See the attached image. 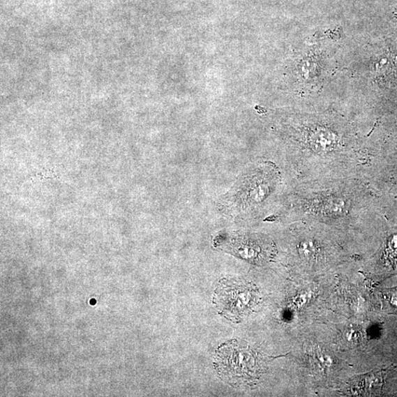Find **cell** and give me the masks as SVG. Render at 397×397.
Returning a JSON list of instances; mask_svg holds the SVG:
<instances>
[{"mask_svg": "<svg viewBox=\"0 0 397 397\" xmlns=\"http://www.w3.org/2000/svg\"><path fill=\"white\" fill-rule=\"evenodd\" d=\"M214 364L218 375L232 386L249 383L259 372L255 352L237 340L229 341L217 349Z\"/></svg>", "mask_w": 397, "mask_h": 397, "instance_id": "6da1fadb", "label": "cell"}, {"mask_svg": "<svg viewBox=\"0 0 397 397\" xmlns=\"http://www.w3.org/2000/svg\"><path fill=\"white\" fill-rule=\"evenodd\" d=\"M256 291L249 284L223 280L216 285L214 303L222 316L240 322L256 302Z\"/></svg>", "mask_w": 397, "mask_h": 397, "instance_id": "7a4b0ae2", "label": "cell"}, {"mask_svg": "<svg viewBox=\"0 0 397 397\" xmlns=\"http://www.w3.org/2000/svg\"><path fill=\"white\" fill-rule=\"evenodd\" d=\"M223 249L231 252L246 260H255L258 256V249L248 238L241 235L231 237L223 241Z\"/></svg>", "mask_w": 397, "mask_h": 397, "instance_id": "3957f363", "label": "cell"}, {"mask_svg": "<svg viewBox=\"0 0 397 397\" xmlns=\"http://www.w3.org/2000/svg\"><path fill=\"white\" fill-rule=\"evenodd\" d=\"M336 144V137L329 131L319 130L310 138L311 148L317 153L329 152L334 149Z\"/></svg>", "mask_w": 397, "mask_h": 397, "instance_id": "277c9868", "label": "cell"}, {"mask_svg": "<svg viewBox=\"0 0 397 397\" xmlns=\"http://www.w3.org/2000/svg\"><path fill=\"white\" fill-rule=\"evenodd\" d=\"M396 70V61L394 57L389 53L383 54L382 57L376 63L377 73L381 77L392 75Z\"/></svg>", "mask_w": 397, "mask_h": 397, "instance_id": "5b68a950", "label": "cell"}, {"mask_svg": "<svg viewBox=\"0 0 397 397\" xmlns=\"http://www.w3.org/2000/svg\"><path fill=\"white\" fill-rule=\"evenodd\" d=\"M388 255L394 262H397V236L394 237L389 243Z\"/></svg>", "mask_w": 397, "mask_h": 397, "instance_id": "8992f818", "label": "cell"}, {"mask_svg": "<svg viewBox=\"0 0 397 397\" xmlns=\"http://www.w3.org/2000/svg\"><path fill=\"white\" fill-rule=\"evenodd\" d=\"M303 254L306 256H310L313 254L314 248L312 243L305 242L302 246Z\"/></svg>", "mask_w": 397, "mask_h": 397, "instance_id": "52a82bcc", "label": "cell"}]
</instances>
